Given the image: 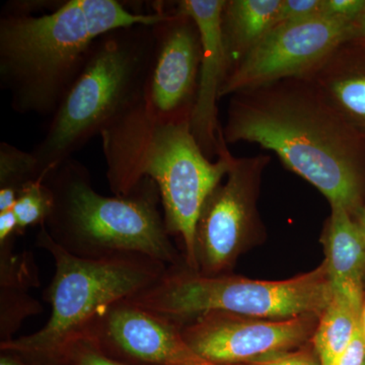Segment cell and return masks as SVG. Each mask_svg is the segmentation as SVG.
Segmentation results:
<instances>
[{"instance_id":"ba28073f","label":"cell","mask_w":365,"mask_h":365,"mask_svg":"<svg viewBox=\"0 0 365 365\" xmlns=\"http://www.w3.org/2000/svg\"><path fill=\"white\" fill-rule=\"evenodd\" d=\"M355 23L318 14L275 26L228 73L220 98L282 79L306 78L353 37Z\"/></svg>"},{"instance_id":"9a60e30c","label":"cell","mask_w":365,"mask_h":365,"mask_svg":"<svg viewBox=\"0 0 365 365\" xmlns=\"http://www.w3.org/2000/svg\"><path fill=\"white\" fill-rule=\"evenodd\" d=\"M325 244L332 294L364 302L365 237L351 213L342 205H331Z\"/></svg>"},{"instance_id":"8fae6325","label":"cell","mask_w":365,"mask_h":365,"mask_svg":"<svg viewBox=\"0 0 365 365\" xmlns=\"http://www.w3.org/2000/svg\"><path fill=\"white\" fill-rule=\"evenodd\" d=\"M314 317L252 319L225 313L197 317L181 327L182 339L196 354L217 365L247 364L292 351L313 333Z\"/></svg>"},{"instance_id":"7a4b0ae2","label":"cell","mask_w":365,"mask_h":365,"mask_svg":"<svg viewBox=\"0 0 365 365\" xmlns=\"http://www.w3.org/2000/svg\"><path fill=\"white\" fill-rule=\"evenodd\" d=\"M151 13L117 0H69L50 13L4 7L0 18V88L19 114L51 118L85 66L91 45L117 29L162 21L165 2Z\"/></svg>"},{"instance_id":"30bf717a","label":"cell","mask_w":365,"mask_h":365,"mask_svg":"<svg viewBox=\"0 0 365 365\" xmlns=\"http://www.w3.org/2000/svg\"><path fill=\"white\" fill-rule=\"evenodd\" d=\"M155 48L144 106L163 122L190 121L195 106L202 43L195 21L165 2L162 21L153 26Z\"/></svg>"},{"instance_id":"3957f363","label":"cell","mask_w":365,"mask_h":365,"mask_svg":"<svg viewBox=\"0 0 365 365\" xmlns=\"http://www.w3.org/2000/svg\"><path fill=\"white\" fill-rule=\"evenodd\" d=\"M101 137L112 193L129 195L145 178L153 180L168 232L180 240L186 260L195 263L197 222L234 158L227 144L220 145L217 160L211 162L192 134L190 121H160L146 111L144 101Z\"/></svg>"},{"instance_id":"ffe728a7","label":"cell","mask_w":365,"mask_h":365,"mask_svg":"<svg viewBox=\"0 0 365 365\" xmlns=\"http://www.w3.org/2000/svg\"><path fill=\"white\" fill-rule=\"evenodd\" d=\"M0 297V337L1 342H6L14 339L26 317L40 313L41 304L23 288L1 287Z\"/></svg>"},{"instance_id":"cb8c5ba5","label":"cell","mask_w":365,"mask_h":365,"mask_svg":"<svg viewBox=\"0 0 365 365\" xmlns=\"http://www.w3.org/2000/svg\"><path fill=\"white\" fill-rule=\"evenodd\" d=\"M67 362L74 365H126L111 359L91 344H83L74 349Z\"/></svg>"},{"instance_id":"f1b7e54d","label":"cell","mask_w":365,"mask_h":365,"mask_svg":"<svg viewBox=\"0 0 365 365\" xmlns=\"http://www.w3.org/2000/svg\"><path fill=\"white\" fill-rule=\"evenodd\" d=\"M353 218H354L355 222L359 225L360 230H361L365 237V205L355 212V215H353Z\"/></svg>"},{"instance_id":"d6986e66","label":"cell","mask_w":365,"mask_h":365,"mask_svg":"<svg viewBox=\"0 0 365 365\" xmlns=\"http://www.w3.org/2000/svg\"><path fill=\"white\" fill-rule=\"evenodd\" d=\"M39 179L38 163L32 151L26 153L2 141L0 143V189L20 192L25 185Z\"/></svg>"},{"instance_id":"44dd1931","label":"cell","mask_w":365,"mask_h":365,"mask_svg":"<svg viewBox=\"0 0 365 365\" xmlns=\"http://www.w3.org/2000/svg\"><path fill=\"white\" fill-rule=\"evenodd\" d=\"M322 6L323 0H282L272 29L318 16L321 14Z\"/></svg>"},{"instance_id":"4fadbf2b","label":"cell","mask_w":365,"mask_h":365,"mask_svg":"<svg viewBox=\"0 0 365 365\" xmlns=\"http://www.w3.org/2000/svg\"><path fill=\"white\" fill-rule=\"evenodd\" d=\"M225 1L227 0H182L177 2L178 7L195 21L202 43L198 90L190 127L208 160L218 157L223 138L217 102L228 72L222 28Z\"/></svg>"},{"instance_id":"5bb4252c","label":"cell","mask_w":365,"mask_h":365,"mask_svg":"<svg viewBox=\"0 0 365 365\" xmlns=\"http://www.w3.org/2000/svg\"><path fill=\"white\" fill-rule=\"evenodd\" d=\"M306 78L365 140V39L345 40Z\"/></svg>"},{"instance_id":"277c9868","label":"cell","mask_w":365,"mask_h":365,"mask_svg":"<svg viewBox=\"0 0 365 365\" xmlns=\"http://www.w3.org/2000/svg\"><path fill=\"white\" fill-rule=\"evenodd\" d=\"M36 246L48 252L55 263L54 277L43 294L51 314L37 332L1 342L0 348L51 364L67 362L74 349L90 344L113 307L150 287L169 267L140 254L79 258L53 241L44 225Z\"/></svg>"},{"instance_id":"6da1fadb","label":"cell","mask_w":365,"mask_h":365,"mask_svg":"<svg viewBox=\"0 0 365 365\" xmlns=\"http://www.w3.org/2000/svg\"><path fill=\"white\" fill-rule=\"evenodd\" d=\"M227 143H257L351 215L364 207L365 140L306 78L237 91L222 126Z\"/></svg>"},{"instance_id":"83f0119b","label":"cell","mask_w":365,"mask_h":365,"mask_svg":"<svg viewBox=\"0 0 365 365\" xmlns=\"http://www.w3.org/2000/svg\"><path fill=\"white\" fill-rule=\"evenodd\" d=\"M353 37L364 38L365 39V9L364 14L360 16L359 20L355 23L354 35Z\"/></svg>"},{"instance_id":"2e32d148","label":"cell","mask_w":365,"mask_h":365,"mask_svg":"<svg viewBox=\"0 0 365 365\" xmlns=\"http://www.w3.org/2000/svg\"><path fill=\"white\" fill-rule=\"evenodd\" d=\"M282 0H227L222 11V36L228 73L272 29Z\"/></svg>"},{"instance_id":"9c48e42d","label":"cell","mask_w":365,"mask_h":365,"mask_svg":"<svg viewBox=\"0 0 365 365\" xmlns=\"http://www.w3.org/2000/svg\"><path fill=\"white\" fill-rule=\"evenodd\" d=\"M268 155L232 158L225 182L204 204L196 227L198 272L222 275L241 252L255 225V203Z\"/></svg>"},{"instance_id":"d4e9b609","label":"cell","mask_w":365,"mask_h":365,"mask_svg":"<svg viewBox=\"0 0 365 365\" xmlns=\"http://www.w3.org/2000/svg\"><path fill=\"white\" fill-rule=\"evenodd\" d=\"M365 364V335L361 321L351 341L333 365H364Z\"/></svg>"},{"instance_id":"7c38bea8","label":"cell","mask_w":365,"mask_h":365,"mask_svg":"<svg viewBox=\"0 0 365 365\" xmlns=\"http://www.w3.org/2000/svg\"><path fill=\"white\" fill-rule=\"evenodd\" d=\"M91 344L145 365H215L189 347L181 326L126 300L110 309Z\"/></svg>"},{"instance_id":"603a6c76","label":"cell","mask_w":365,"mask_h":365,"mask_svg":"<svg viewBox=\"0 0 365 365\" xmlns=\"http://www.w3.org/2000/svg\"><path fill=\"white\" fill-rule=\"evenodd\" d=\"M244 365H321L318 356L307 351H287L262 357Z\"/></svg>"},{"instance_id":"52a82bcc","label":"cell","mask_w":365,"mask_h":365,"mask_svg":"<svg viewBox=\"0 0 365 365\" xmlns=\"http://www.w3.org/2000/svg\"><path fill=\"white\" fill-rule=\"evenodd\" d=\"M332 299L325 262L292 279L262 281L227 275H204L169 266L129 304L181 326L184 319L210 313L246 318L287 319L321 316Z\"/></svg>"},{"instance_id":"484cf974","label":"cell","mask_w":365,"mask_h":365,"mask_svg":"<svg viewBox=\"0 0 365 365\" xmlns=\"http://www.w3.org/2000/svg\"><path fill=\"white\" fill-rule=\"evenodd\" d=\"M19 235L18 220L13 210L0 212V250L14 249Z\"/></svg>"},{"instance_id":"f546056e","label":"cell","mask_w":365,"mask_h":365,"mask_svg":"<svg viewBox=\"0 0 365 365\" xmlns=\"http://www.w3.org/2000/svg\"><path fill=\"white\" fill-rule=\"evenodd\" d=\"M361 327H362V330H364V335H365V302H364V307H362Z\"/></svg>"},{"instance_id":"e0dca14e","label":"cell","mask_w":365,"mask_h":365,"mask_svg":"<svg viewBox=\"0 0 365 365\" xmlns=\"http://www.w3.org/2000/svg\"><path fill=\"white\" fill-rule=\"evenodd\" d=\"M364 302L332 294L314 333V350L321 365H333L351 341L361 321Z\"/></svg>"},{"instance_id":"4316f807","label":"cell","mask_w":365,"mask_h":365,"mask_svg":"<svg viewBox=\"0 0 365 365\" xmlns=\"http://www.w3.org/2000/svg\"><path fill=\"white\" fill-rule=\"evenodd\" d=\"M0 365H31L21 359L20 355L13 352H2Z\"/></svg>"},{"instance_id":"ac0fdd59","label":"cell","mask_w":365,"mask_h":365,"mask_svg":"<svg viewBox=\"0 0 365 365\" xmlns=\"http://www.w3.org/2000/svg\"><path fill=\"white\" fill-rule=\"evenodd\" d=\"M52 205V195L44 181H33L25 185L19 192L13 209L18 220L19 235H23L26 228L44 225Z\"/></svg>"},{"instance_id":"4dcf8cb0","label":"cell","mask_w":365,"mask_h":365,"mask_svg":"<svg viewBox=\"0 0 365 365\" xmlns=\"http://www.w3.org/2000/svg\"><path fill=\"white\" fill-rule=\"evenodd\" d=\"M364 365H365V364Z\"/></svg>"},{"instance_id":"8992f818","label":"cell","mask_w":365,"mask_h":365,"mask_svg":"<svg viewBox=\"0 0 365 365\" xmlns=\"http://www.w3.org/2000/svg\"><path fill=\"white\" fill-rule=\"evenodd\" d=\"M153 26L117 29L93 43L44 138L32 150L40 180L143 102L155 48Z\"/></svg>"},{"instance_id":"5b68a950","label":"cell","mask_w":365,"mask_h":365,"mask_svg":"<svg viewBox=\"0 0 365 365\" xmlns=\"http://www.w3.org/2000/svg\"><path fill=\"white\" fill-rule=\"evenodd\" d=\"M44 182L53 205L43 225L68 253L83 259L140 254L168 266L179 265L160 191L150 178L129 195H101L93 188L88 168L71 158L52 170Z\"/></svg>"},{"instance_id":"7402d4cb","label":"cell","mask_w":365,"mask_h":365,"mask_svg":"<svg viewBox=\"0 0 365 365\" xmlns=\"http://www.w3.org/2000/svg\"><path fill=\"white\" fill-rule=\"evenodd\" d=\"M364 9L365 0H323L321 14L328 18L357 21Z\"/></svg>"}]
</instances>
